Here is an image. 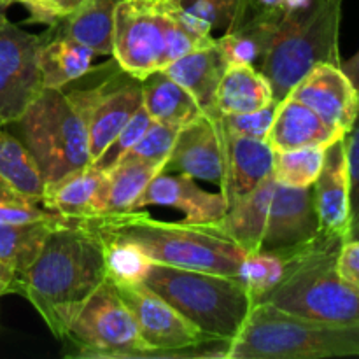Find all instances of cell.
<instances>
[{
	"label": "cell",
	"instance_id": "44",
	"mask_svg": "<svg viewBox=\"0 0 359 359\" xmlns=\"http://www.w3.org/2000/svg\"><path fill=\"white\" fill-rule=\"evenodd\" d=\"M13 2H16V0H0V7H4V9H6V7L11 6Z\"/></svg>",
	"mask_w": 359,
	"mask_h": 359
},
{
	"label": "cell",
	"instance_id": "12",
	"mask_svg": "<svg viewBox=\"0 0 359 359\" xmlns=\"http://www.w3.org/2000/svg\"><path fill=\"white\" fill-rule=\"evenodd\" d=\"M168 9L165 0H119L112 56L130 76L146 79L167 67Z\"/></svg>",
	"mask_w": 359,
	"mask_h": 359
},
{
	"label": "cell",
	"instance_id": "17",
	"mask_svg": "<svg viewBox=\"0 0 359 359\" xmlns=\"http://www.w3.org/2000/svg\"><path fill=\"white\" fill-rule=\"evenodd\" d=\"M312 191L319 231L326 237L349 241V172L344 137L326 147L323 168Z\"/></svg>",
	"mask_w": 359,
	"mask_h": 359
},
{
	"label": "cell",
	"instance_id": "18",
	"mask_svg": "<svg viewBox=\"0 0 359 359\" xmlns=\"http://www.w3.org/2000/svg\"><path fill=\"white\" fill-rule=\"evenodd\" d=\"M342 137L340 130L330 126L311 107L287 95L277 105L266 142L273 151H290L309 146L328 147Z\"/></svg>",
	"mask_w": 359,
	"mask_h": 359
},
{
	"label": "cell",
	"instance_id": "11",
	"mask_svg": "<svg viewBox=\"0 0 359 359\" xmlns=\"http://www.w3.org/2000/svg\"><path fill=\"white\" fill-rule=\"evenodd\" d=\"M104 76L88 88L63 90L86 119L90 160L93 163L114 140L123 126L142 107V83L126 74L112 60L105 63Z\"/></svg>",
	"mask_w": 359,
	"mask_h": 359
},
{
	"label": "cell",
	"instance_id": "21",
	"mask_svg": "<svg viewBox=\"0 0 359 359\" xmlns=\"http://www.w3.org/2000/svg\"><path fill=\"white\" fill-rule=\"evenodd\" d=\"M95 53L81 42L49 30L41 35L39 70L44 88L63 90L91 70Z\"/></svg>",
	"mask_w": 359,
	"mask_h": 359
},
{
	"label": "cell",
	"instance_id": "39",
	"mask_svg": "<svg viewBox=\"0 0 359 359\" xmlns=\"http://www.w3.org/2000/svg\"><path fill=\"white\" fill-rule=\"evenodd\" d=\"M337 270L340 277L359 293V238L344 242L337 259Z\"/></svg>",
	"mask_w": 359,
	"mask_h": 359
},
{
	"label": "cell",
	"instance_id": "25",
	"mask_svg": "<svg viewBox=\"0 0 359 359\" xmlns=\"http://www.w3.org/2000/svg\"><path fill=\"white\" fill-rule=\"evenodd\" d=\"M273 98L270 81L252 65H228L216 95L221 114H244L269 105Z\"/></svg>",
	"mask_w": 359,
	"mask_h": 359
},
{
	"label": "cell",
	"instance_id": "6",
	"mask_svg": "<svg viewBox=\"0 0 359 359\" xmlns=\"http://www.w3.org/2000/svg\"><path fill=\"white\" fill-rule=\"evenodd\" d=\"M342 0H312L284 11L272 42L256 69L270 81L273 98L283 100L319 63L340 65L339 35Z\"/></svg>",
	"mask_w": 359,
	"mask_h": 359
},
{
	"label": "cell",
	"instance_id": "35",
	"mask_svg": "<svg viewBox=\"0 0 359 359\" xmlns=\"http://www.w3.org/2000/svg\"><path fill=\"white\" fill-rule=\"evenodd\" d=\"M277 105H279V100H272L258 111L244 112V114H221V125L224 132L231 135L266 140V135L272 128Z\"/></svg>",
	"mask_w": 359,
	"mask_h": 359
},
{
	"label": "cell",
	"instance_id": "22",
	"mask_svg": "<svg viewBox=\"0 0 359 359\" xmlns=\"http://www.w3.org/2000/svg\"><path fill=\"white\" fill-rule=\"evenodd\" d=\"M160 172H163V165L133 160L119 161L105 175L104 186L95 205V216L135 210L144 189Z\"/></svg>",
	"mask_w": 359,
	"mask_h": 359
},
{
	"label": "cell",
	"instance_id": "9",
	"mask_svg": "<svg viewBox=\"0 0 359 359\" xmlns=\"http://www.w3.org/2000/svg\"><path fill=\"white\" fill-rule=\"evenodd\" d=\"M114 284V283H112ZM116 291L132 312L140 339L151 358H224L231 344L200 332L177 309L144 283L114 284Z\"/></svg>",
	"mask_w": 359,
	"mask_h": 359
},
{
	"label": "cell",
	"instance_id": "32",
	"mask_svg": "<svg viewBox=\"0 0 359 359\" xmlns=\"http://www.w3.org/2000/svg\"><path fill=\"white\" fill-rule=\"evenodd\" d=\"M284 276L283 258L273 252H248L241 265L238 279L248 287L252 300L259 302Z\"/></svg>",
	"mask_w": 359,
	"mask_h": 359
},
{
	"label": "cell",
	"instance_id": "16",
	"mask_svg": "<svg viewBox=\"0 0 359 359\" xmlns=\"http://www.w3.org/2000/svg\"><path fill=\"white\" fill-rule=\"evenodd\" d=\"M170 207L181 210L186 223H219L228 210V200L223 193H209L200 188L188 175H170L160 172L144 189L135 210L142 207Z\"/></svg>",
	"mask_w": 359,
	"mask_h": 359
},
{
	"label": "cell",
	"instance_id": "19",
	"mask_svg": "<svg viewBox=\"0 0 359 359\" xmlns=\"http://www.w3.org/2000/svg\"><path fill=\"white\" fill-rule=\"evenodd\" d=\"M226 69L228 62L221 53L216 39L212 46L196 49L168 63L163 72L186 88L198 102L203 112L219 116L221 112L216 107V95Z\"/></svg>",
	"mask_w": 359,
	"mask_h": 359
},
{
	"label": "cell",
	"instance_id": "40",
	"mask_svg": "<svg viewBox=\"0 0 359 359\" xmlns=\"http://www.w3.org/2000/svg\"><path fill=\"white\" fill-rule=\"evenodd\" d=\"M9 293H20V276L0 262V297Z\"/></svg>",
	"mask_w": 359,
	"mask_h": 359
},
{
	"label": "cell",
	"instance_id": "43",
	"mask_svg": "<svg viewBox=\"0 0 359 359\" xmlns=\"http://www.w3.org/2000/svg\"><path fill=\"white\" fill-rule=\"evenodd\" d=\"M312 0H284V11H294V9H302V7L309 6Z\"/></svg>",
	"mask_w": 359,
	"mask_h": 359
},
{
	"label": "cell",
	"instance_id": "30",
	"mask_svg": "<svg viewBox=\"0 0 359 359\" xmlns=\"http://www.w3.org/2000/svg\"><path fill=\"white\" fill-rule=\"evenodd\" d=\"M104 263L107 279L114 284L144 283L153 259L133 242L119 237H104Z\"/></svg>",
	"mask_w": 359,
	"mask_h": 359
},
{
	"label": "cell",
	"instance_id": "29",
	"mask_svg": "<svg viewBox=\"0 0 359 359\" xmlns=\"http://www.w3.org/2000/svg\"><path fill=\"white\" fill-rule=\"evenodd\" d=\"M63 217L55 214L34 223L0 224V262L21 276L35 262L49 233Z\"/></svg>",
	"mask_w": 359,
	"mask_h": 359
},
{
	"label": "cell",
	"instance_id": "37",
	"mask_svg": "<svg viewBox=\"0 0 359 359\" xmlns=\"http://www.w3.org/2000/svg\"><path fill=\"white\" fill-rule=\"evenodd\" d=\"M30 13V21L55 27L76 13L88 0H16Z\"/></svg>",
	"mask_w": 359,
	"mask_h": 359
},
{
	"label": "cell",
	"instance_id": "36",
	"mask_svg": "<svg viewBox=\"0 0 359 359\" xmlns=\"http://www.w3.org/2000/svg\"><path fill=\"white\" fill-rule=\"evenodd\" d=\"M349 172V241L359 238V111L353 126L344 135Z\"/></svg>",
	"mask_w": 359,
	"mask_h": 359
},
{
	"label": "cell",
	"instance_id": "42",
	"mask_svg": "<svg viewBox=\"0 0 359 359\" xmlns=\"http://www.w3.org/2000/svg\"><path fill=\"white\" fill-rule=\"evenodd\" d=\"M284 0H255V6L259 11H269V13H284Z\"/></svg>",
	"mask_w": 359,
	"mask_h": 359
},
{
	"label": "cell",
	"instance_id": "28",
	"mask_svg": "<svg viewBox=\"0 0 359 359\" xmlns=\"http://www.w3.org/2000/svg\"><path fill=\"white\" fill-rule=\"evenodd\" d=\"M252 0H167L179 23L191 34L212 39L214 30L231 28Z\"/></svg>",
	"mask_w": 359,
	"mask_h": 359
},
{
	"label": "cell",
	"instance_id": "3",
	"mask_svg": "<svg viewBox=\"0 0 359 359\" xmlns=\"http://www.w3.org/2000/svg\"><path fill=\"white\" fill-rule=\"evenodd\" d=\"M100 235L119 237L139 245L153 263L238 277L248 252L223 233L217 223H168L132 210L90 217Z\"/></svg>",
	"mask_w": 359,
	"mask_h": 359
},
{
	"label": "cell",
	"instance_id": "26",
	"mask_svg": "<svg viewBox=\"0 0 359 359\" xmlns=\"http://www.w3.org/2000/svg\"><path fill=\"white\" fill-rule=\"evenodd\" d=\"M119 0H88L69 18L49 27L90 48L95 55H112L114 11Z\"/></svg>",
	"mask_w": 359,
	"mask_h": 359
},
{
	"label": "cell",
	"instance_id": "2",
	"mask_svg": "<svg viewBox=\"0 0 359 359\" xmlns=\"http://www.w3.org/2000/svg\"><path fill=\"white\" fill-rule=\"evenodd\" d=\"M217 226L245 252L287 256L319 237L314 191L280 184L272 175L233 200Z\"/></svg>",
	"mask_w": 359,
	"mask_h": 359
},
{
	"label": "cell",
	"instance_id": "41",
	"mask_svg": "<svg viewBox=\"0 0 359 359\" xmlns=\"http://www.w3.org/2000/svg\"><path fill=\"white\" fill-rule=\"evenodd\" d=\"M340 67H342L346 76L351 79V83H353L354 90L358 91V97H359V49L354 53V56H351L349 60L340 62Z\"/></svg>",
	"mask_w": 359,
	"mask_h": 359
},
{
	"label": "cell",
	"instance_id": "10",
	"mask_svg": "<svg viewBox=\"0 0 359 359\" xmlns=\"http://www.w3.org/2000/svg\"><path fill=\"white\" fill-rule=\"evenodd\" d=\"M63 339L76 358L144 359L147 353L132 312L109 279L84 304Z\"/></svg>",
	"mask_w": 359,
	"mask_h": 359
},
{
	"label": "cell",
	"instance_id": "8",
	"mask_svg": "<svg viewBox=\"0 0 359 359\" xmlns=\"http://www.w3.org/2000/svg\"><path fill=\"white\" fill-rule=\"evenodd\" d=\"M14 125L20 126L46 186L91 163L86 119L63 90L44 88Z\"/></svg>",
	"mask_w": 359,
	"mask_h": 359
},
{
	"label": "cell",
	"instance_id": "1",
	"mask_svg": "<svg viewBox=\"0 0 359 359\" xmlns=\"http://www.w3.org/2000/svg\"><path fill=\"white\" fill-rule=\"evenodd\" d=\"M107 280L104 241L90 217H63L20 276V294L63 339L91 294Z\"/></svg>",
	"mask_w": 359,
	"mask_h": 359
},
{
	"label": "cell",
	"instance_id": "15",
	"mask_svg": "<svg viewBox=\"0 0 359 359\" xmlns=\"http://www.w3.org/2000/svg\"><path fill=\"white\" fill-rule=\"evenodd\" d=\"M290 97L311 107L319 118L346 135L359 111V97L342 67L319 63L298 81Z\"/></svg>",
	"mask_w": 359,
	"mask_h": 359
},
{
	"label": "cell",
	"instance_id": "5",
	"mask_svg": "<svg viewBox=\"0 0 359 359\" xmlns=\"http://www.w3.org/2000/svg\"><path fill=\"white\" fill-rule=\"evenodd\" d=\"M359 356V325L298 318L266 302L249 312L226 359H321Z\"/></svg>",
	"mask_w": 359,
	"mask_h": 359
},
{
	"label": "cell",
	"instance_id": "13",
	"mask_svg": "<svg viewBox=\"0 0 359 359\" xmlns=\"http://www.w3.org/2000/svg\"><path fill=\"white\" fill-rule=\"evenodd\" d=\"M39 49L41 35L9 20L0 25V126L14 125L44 90Z\"/></svg>",
	"mask_w": 359,
	"mask_h": 359
},
{
	"label": "cell",
	"instance_id": "38",
	"mask_svg": "<svg viewBox=\"0 0 359 359\" xmlns=\"http://www.w3.org/2000/svg\"><path fill=\"white\" fill-rule=\"evenodd\" d=\"M48 209H39L37 203L25 198L0 200V224H25L34 221L48 219L55 216Z\"/></svg>",
	"mask_w": 359,
	"mask_h": 359
},
{
	"label": "cell",
	"instance_id": "27",
	"mask_svg": "<svg viewBox=\"0 0 359 359\" xmlns=\"http://www.w3.org/2000/svg\"><path fill=\"white\" fill-rule=\"evenodd\" d=\"M0 181L23 198L42 202L46 184L34 154L4 126H0Z\"/></svg>",
	"mask_w": 359,
	"mask_h": 359
},
{
	"label": "cell",
	"instance_id": "20",
	"mask_svg": "<svg viewBox=\"0 0 359 359\" xmlns=\"http://www.w3.org/2000/svg\"><path fill=\"white\" fill-rule=\"evenodd\" d=\"M224 135H226L228 167L226 181L221 193L230 205L233 200L251 193L259 182L272 175L276 151L263 139L231 135L226 132Z\"/></svg>",
	"mask_w": 359,
	"mask_h": 359
},
{
	"label": "cell",
	"instance_id": "31",
	"mask_svg": "<svg viewBox=\"0 0 359 359\" xmlns=\"http://www.w3.org/2000/svg\"><path fill=\"white\" fill-rule=\"evenodd\" d=\"M323 146L298 147L290 151H276L272 177L291 188H309L316 182L325 161Z\"/></svg>",
	"mask_w": 359,
	"mask_h": 359
},
{
	"label": "cell",
	"instance_id": "14",
	"mask_svg": "<svg viewBox=\"0 0 359 359\" xmlns=\"http://www.w3.org/2000/svg\"><path fill=\"white\" fill-rule=\"evenodd\" d=\"M221 114L202 112L198 118L181 126L163 172L188 175L191 179L212 182L223 189L226 181V135Z\"/></svg>",
	"mask_w": 359,
	"mask_h": 359
},
{
	"label": "cell",
	"instance_id": "24",
	"mask_svg": "<svg viewBox=\"0 0 359 359\" xmlns=\"http://www.w3.org/2000/svg\"><path fill=\"white\" fill-rule=\"evenodd\" d=\"M140 83L142 105L153 121L181 128L203 112L193 95L163 70L149 74Z\"/></svg>",
	"mask_w": 359,
	"mask_h": 359
},
{
	"label": "cell",
	"instance_id": "23",
	"mask_svg": "<svg viewBox=\"0 0 359 359\" xmlns=\"http://www.w3.org/2000/svg\"><path fill=\"white\" fill-rule=\"evenodd\" d=\"M105 172L95 165L81 168L44 188L42 205L65 217H93L98 195L104 186Z\"/></svg>",
	"mask_w": 359,
	"mask_h": 359
},
{
	"label": "cell",
	"instance_id": "34",
	"mask_svg": "<svg viewBox=\"0 0 359 359\" xmlns=\"http://www.w3.org/2000/svg\"><path fill=\"white\" fill-rule=\"evenodd\" d=\"M151 123H153V119H151V116L147 114V111L142 105V107L132 116V119L123 126V130L114 137V140L105 147L104 153H102L91 165H95L98 170L105 172V174L111 172L112 168L126 156V153L139 142V139L144 135V132L149 128Z\"/></svg>",
	"mask_w": 359,
	"mask_h": 359
},
{
	"label": "cell",
	"instance_id": "45",
	"mask_svg": "<svg viewBox=\"0 0 359 359\" xmlns=\"http://www.w3.org/2000/svg\"><path fill=\"white\" fill-rule=\"evenodd\" d=\"M6 20H7V18H6V9H4V7H0V25H2Z\"/></svg>",
	"mask_w": 359,
	"mask_h": 359
},
{
	"label": "cell",
	"instance_id": "33",
	"mask_svg": "<svg viewBox=\"0 0 359 359\" xmlns=\"http://www.w3.org/2000/svg\"><path fill=\"white\" fill-rule=\"evenodd\" d=\"M177 132V126L153 121L140 137L139 142L126 153L123 160L146 161V163H158L165 167L172 153V147H174Z\"/></svg>",
	"mask_w": 359,
	"mask_h": 359
},
{
	"label": "cell",
	"instance_id": "4",
	"mask_svg": "<svg viewBox=\"0 0 359 359\" xmlns=\"http://www.w3.org/2000/svg\"><path fill=\"white\" fill-rule=\"evenodd\" d=\"M344 242L342 238L319 233L314 242L300 251L280 256L284 263L283 279L259 302L312 321L359 325V293L337 270Z\"/></svg>",
	"mask_w": 359,
	"mask_h": 359
},
{
	"label": "cell",
	"instance_id": "7",
	"mask_svg": "<svg viewBox=\"0 0 359 359\" xmlns=\"http://www.w3.org/2000/svg\"><path fill=\"white\" fill-rule=\"evenodd\" d=\"M149 290L212 339L233 342L255 300L238 277L153 263L144 279Z\"/></svg>",
	"mask_w": 359,
	"mask_h": 359
}]
</instances>
